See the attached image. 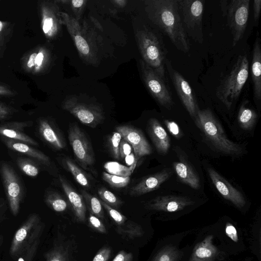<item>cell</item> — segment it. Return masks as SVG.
Returning <instances> with one entry per match:
<instances>
[{
  "label": "cell",
  "instance_id": "obj_1",
  "mask_svg": "<svg viewBox=\"0 0 261 261\" xmlns=\"http://www.w3.org/2000/svg\"><path fill=\"white\" fill-rule=\"evenodd\" d=\"M144 4L151 21L164 31L177 49L188 53L190 43L181 21L177 0H146Z\"/></svg>",
  "mask_w": 261,
  "mask_h": 261
},
{
  "label": "cell",
  "instance_id": "obj_2",
  "mask_svg": "<svg viewBox=\"0 0 261 261\" xmlns=\"http://www.w3.org/2000/svg\"><path fill=\"white\" fill-rule=\"evenodd\" d=\"M44 224L33 214L16 231L10 247V254L18 261H33L38 248Z\"/></svg>",
  "mask_w": 261,
  "mask_h": 261
},
{
  "label": "cell",
  "instance_id": "obj_3",
  "mask_svg": "<svg viewBox=\"0 0 261 261\" xmlns=\"http://www.w3.org/2000/svg\"><path fill=\"white\" fill-rule=\"evenodd\" d=\"M249 62L246 54L240 55L229 74L216 89L218 99L230 109L239 98L248 77Z\"/></svg>",
  "mask_w": 261,
  "mask_h": 261
},
{
  "label": "cell",
  "instance_id": "obj_4",
  "mask_svg": "<svg viewBox=\"0 0 261 261\" xmlns=\"http://www.w3.org/2000/svg\"><path fill=\"white\" fill-rule=\"evenodd\" d=\"M195 119L197 126L219 151L230 155H239L242 152V147L227 137L211 110L199 109Z\"/></svg>",
  "mask_w": 261,
  "mask_h": 261
},
{
  "label": "cell",
  "instance_id": "obj_5",
  "mask_svg": "<svg viewBox=\"0 0 261 261\" xmlns=\"http://www.w3.org/2000/svg\"><path fill=\"white\" fill-rule=\"evenodd\" d=\"M135 36L142 60L165 79L166 53L157 36L147 29L138 30Z\"/></svg>",
  "mask_w": 261,
  "mask_h": 261
},
{
  "label": "cell",
  "instance_id": "obj_6",
  "mask_svg": "<svg viewBox=\"0 0 261 261\" xmlns=\"http://www.w3.org/2000/svg\"><path fill=\"white\" fill-rule=\"evenodd\" d=\"M220 5L232 36V45L235 46L243 37L246 29L250 0L221 1Z\"/></svg>",
  "mask_w": 261,
  "mask_h": 261
},
{
  "label": "cell",
  "instance_id": "obj_7",
  "mask_svg": "<svg viewBox=\"0 0 261 261\" xmlns=\"http://www.w3.org/2000/svg\"><path fill=\"white\" fill-rule=\"evenodd\" d=\"M62 24L73 39L81 57L90 64H96L97 49L89 32L84 29L76 19L68 13L61 12Z\"/></svg>",
  "mask_w": 261,
  "mask_h": 261
},
{
  "label": "cell",
  "instance_id": "obj_8",
  "mask_svg": "<svg viewBox=\"0 0 261 261\" xmlns=\"http://www.w3.org/2000/svg\"><path fill=\"white\" fill-rule=\"evenodd\" d=\"M179 14L184 30L195 41L202 43V17L205 1L203 0H177Z\"/></svg>",
  "mask_w": 261,
  "mask_h": 261
},
{
  "label": "cell",
  "instance_id": "obj_9",
  "mask_svg": "<svg viewBox=\"0 0 261 261\" xmlns=\"http://www.w3.org/2000/svg\"><path fill=\"white\" fill-rule=\"evenodd\" d=\"M142 79L153 98L162 106L170 110L174 102L166 79L161 77L142 59L140 60Z\"/></svg>",
  "mask_w": 261,
  "mask_h": 261
},
{
  "label": "cell",
  "instance_id": "obj_10",
  "mask_svg": "<svg viewBox=\"0 0 261 261\" xmlns=\"http://www.w3.org/2000/svg\"><path fill=\"white\" fill-rule=\"evenodd\" d=\"M62 107L83 124L92 128L96 127L104 119L103 112L100 107L83 102L76 96L66 98L62 103Z\"/></svg>",
  "mask_w": 261,
  "mask_h": 261
},
{
  "label": "cell",
  "instance_id": "obj_11",
  "mask_svg": "<svg viewBox=\"0 0 261 261\" xmlns=\"http://www.w3.org/2000/svg\"><path fill=\"white\" fill-rule=\"evenodd\" d=\"M38 8L41 30L48 40H54L59 36L62 24L59 4L55 1H40Z\"/></svg>",
  "mask_w": 261,
  "mask_h": 261
},
{
  "label": "cell",
  "instance_id": "obj_12",
  "mask_svg": "<svg viewBox=\"0 0 261 261\" xmlns=\"http://www.w3.org/2000/svg\"><path fill=\"white\" fill-rule=\"evenodd\" d=\"M68 133L69 141L76 161L83 169L89 170L94 163V157L86 136L76 124H71Z\"/></svg>",
  "mask_w": 261,
  "mask_h": 261
},
{
  "label": "cell",
  "instance_id": "obj_13",
  "mask_svg": "<svg viewBox=\"0 0 261 261\" xmlns=\"http://www.w3.org/2000/svg\"><path fill=\"white\" fill-rule=\"evenodd\" d=\"M0 173L11 213L16 216L22 198V189L19 177L8 163L2 162Z\"/></svg>",
  "mask_w": 261,
  "mask_h": 261
},
{
  "label": "cell",
  "instance_id": "obj_14",
  "mask_svg": "<svg viewBox=\"0 0 261 261\" xmlns=\"http://www.w3.org/2000/svg\"><path fill=\"white\" fill-rule=\"evenodd\" d=\"M165 67L179 98L190 116L195 118L199 109L191 86L185 77L173 67L170 60L166 59Z\"/></svg>",
  "mask_w": 261,
  "mask_h": 261
},
{
  "label": "cell",
  "instance_id": "obj_15",
  "mask_svg": "<svg viewBox=\"0 0 261 261\" xmlns=\"http://www.w3.org/2000/svg\"><path fill=\"white\" fill-rule=\"evenodd\" d=\"M52 60L50 50L45 45H38L26 52L20 59L22 70L32 75H41L49 68Z\"/></svg>",
  "mask_w": 261,
  "mask_h": 261
},
{
  "label": "cell",
  "instance_id": "obj_16",
  "mask_svg": "<svg viewBox=\"0 0 261 261\" xmlns=\"http://www.w3.org/2000/svg\"><path fill=\"white\" fill-rule=\"evenodd\" d=\"M115 130L132 146L137 160L152 153L151 147L140 129L129 125H122L116 127Z\"/></svg>",
  "mask_w": 261,
  "mask_h": 261
},
{
  "label": "cell",
  "instance_id": "obj_17",
  "mask_svg": "<svg viewBox=\"0 0 261 261\" xmlns=\"http://www.w3.org/2000/svg\"><path fill=\"white\" fill-rule=\"evenodd\" d=\"M75 241L65 236H60L53 247L46 252L45 261H77Z\"/></svg>",
  "mask_w": 261,
  "mask_h": 261
},
{
  "label": "cell",
  "instance_id": "obj_18",
  "mask_svg": "<svg viewBox=\"0 0 261 261\" xmlns=\"http://www.w3.org/2000/svg\"><path fill=\"white\" fill-rule=\"evenodd\" d=\"M208 173L213 184L223 198L239 208L245 205V198L240 191L213 169H208Z\"/></svg>",
  "mask_w": 261,
  "mask_h": 261
},
{
  "label": "cell",
  "instance_id": "obj_19",
  "mask_svg": "<svg viewBox=\"0 0 261 261\" xmlns=\"http://www.w3.org/2000/svg\"><path fill=\"white\" fill-rule=\"evenodd\" d=\"M194 202L189 198L176 196H162L148 202L146 207L149 210L168 212L182 210L193 204Z\"/></svg>",
  "mask_w": 261,
  "mask_h": 261
},
{
  "label": "cell",
  "instance_id": "obj_20",
  "mask_svg": "<svg viewBox=\"0 0 261 261\" xmlns=\"http://www.w3.org/2000/svg\"><path fill=\"white\" fill-rule=\"evenodd\" d=\"M32 121H14L0 124V136L1 137L19 141L31 146H38V143L27 135L24 128L33 124Z\"/></svg>",
  "mask_w": 261,
  "mask_h": 261
},
{
  "label": "cell",
  "instance_id": "obj_21",
  "mask_svg": "<svg viewBox=\"0 0 261 261\" xmlns=\"http://www.w3.org/2000/svg\"><path fill=\"white\" fill-rule=\"evenodd\" d=\"M59 180L72 207L76 220L79 222H85L86 205L83 197L79 194L63 177L60 176Z\"/></svg>",
  "mask_w": 261,
  "mask_h": 261
},
{
  "label": "cell",
  "instance_id": "obj_22",
  "mask_svg": "<svg viewBox=\"0 0 261 261\" xmlns=\"http://www.w3.org/2000/svg\"><path fill=\"white\" fill-rule=\"evenodd\" d=\"M253 99L255 102L260 103L261 100V48L260 39H255L251 65Z\"/></svg>",
  "mask_w": 261,
  "mask_h": 261
},
{
  "label": "cell",
  "instance_id": "obj_23",
  "mask_svg": "<svg viewBox=\"0 0 261 261\" xmlns=\"http://www.w3.org/2000/svg\"><path fill=\"white\" fill-rule=\"evenodd\" d=\"M170 174V171L164 170L143 178L130 189V195L138 196L155 190L169 178Z\"/></svg>",
  "mask_w": 261,
  "mask_h": 261
},
{
  "label": "cell",
  "instance_id": "obj_24",
  "mask_svg": "<svg viewBox=\"0 0 261 261\" xmlns=\"http://www.w3.org/2000/svg\"><path fill=\"white\" fill-rule=\"evenodd\" d=\"M148 134L158 152L166 154L170 146V138L159 121L155 118L149 120L147 124Z\"/></svg>",
  "mask_w": 261,
  "mask_h": 261
},
{
  "label": "cell",
  "instance_id": "obj_25",
  "mask_svg": "<svg viewBox=\"0 0 261 261\" xmlns=\"http://www.w3.org/2000/svg\"><path fill=\"white\" fill-rule=\"evenodd\" d=\"M38 130L41 138L56 149H63L65 143L58 131L48 120L41 118L38 120Z\"/></svg>",
  "mask_w": 261,
  "mask_h": 261
},
{
  "label": "cell",
  "instance_id": "obj_26",
  "mask_svg": "<svg viewBox=\"0 0 261 261\" xmlns=\"http://www.w3.org/2000/svg\"><path fill=\"white\" fill-rule=\"evenodd\" d=\"M218 254L213 236L208 235L195 246L189 261H214Z\"/></svg>",
  "mask_w": 261,
  "mask_h": 261
},
{
  "label": "cell",
  "instance_id": "obj_27",
  "mask_svg": "<svg viewBox=\"0 0 261 261\" xmlns=\"http://www.w3.org/2000/svg\"><path fill=\"white\" fill-rule=\"evenodd\" d=\"M6 146L11 150L24 154L40 163L49 166L50 164L49 158L43 152L36 149L31 145L21 142L1 137Z\"/></svg>",
  "mask_w": 261,
  "mask_h": 261
},
{
  "label": "cell",
  "instance_id": "obj_28",
  "mask_svg": "<svg viewBox=\"0 0 261 261\" xmlns=\"http://www.w3.org/2000/svg\"><path fill=\"white\" fill-rule=\"evenodd\" d=\"M173 167L178 177L184 183L195 189L199 188V178L188 165L177 162L174 163Z\"/></svg>",
  "mask_w": 261,
  "mask_h": 261
},
{
  "label": "cell",
  "instance_id": "obj_29",
  "mask_svg": "<svg viewBox=\"0 0 261 261\" xmlns=\"http://www.w3.org/2000/svg\"><path fill=\"white\" fill-rule=\"evenodd\" d=\"M115 230L125 240H133L136 238L141 237L144 233L141 225L128 220L122 225L116 226Z\"/></svg>",
  "mask_w": 261,
  "mask_h": 261
},
{
  "label": "cell",
  "instance_id": "obj_30",
  "mask_svg": "<svg viewBox=\"0 0 261 261\" xmlns=\"http://www.w3.org/2000/svg\"><path fill=\"white\" fill-rule=\"evenodd\" d=\"M257 115L252 109L247 107L246 101L241 106L238 113V121L241 127L244 129H250L254 125Z\"/></svg>",
  "mask_w": 261,
  "mask_h": 261
},
{
  "label": "cell",
  "instance_id": "obj_31",
  "mask_svg": "<svg viewBox=\"0 0 261 261\" xmlns=\"http://www.w3.org/2000/svg\"><path fill=\"white\" fill-rule=\"evenodd\" d=\"M64 165L71 173L75 181L84 188L90 186V181L86 173L72 160L66 158L64 160Z\"/></svg>",
  "mask_w": 261,
  "mask_h": 261
},
{
  "label": "cell",
  "instance_id": "obj_32",
  "mask_svg": "<svg viewBox=\"0 0 261 261\" xmlns=\"http://www.w3.org/2000/svg\"><path fill=\"white\" fill-rule=\"evenodd\" d=\"M86 205H87L89 213L97 217L100 219L105 218L103 206L97 197L90 194L84 190L82 191Z\"/></svg>",
  "mask_w": 261,
  "mask_h": 261
},
{
  "label": "cell",
  "instance_id": "obj_33",
  "mask_svg": "<svg viewBox=\"0 0 261 261\" xmlns=\"http://www.w3.org/2000/svg\"><path fill=\"white\" fill-rule=\"evenodd\" d=\"M103 167L107 173L121 177H128L132 173L135 166H126L117 162H106Z\"/></svg>",
  "mask_w": 261,
  "mask_h": 261
},
{
  "label": "cell",
  "instance_id": "obj_34",
  "mask_svg": "<svg viewBox=\"0 0 261 261\" xmlns=\"http://www.w3.org/2000/svg\"><path fill=\"white\" fill-rule=\"evenodd\" d=\"M45 200L48 206L56 212H63L68 207V204L65 200L55 192H48L46 194Z\"/></svg>",
  "mask_w": 261,
  "mask_h": 261
},
{
  "label": "cell",
  "instance_id": "obj_35",
  "mask_svg": "<svg viewBox=\"0 0 261 261\" xmlns=\"http://www.w3.org/2000/svg\"><path fill=\"white\" fill-rule=\"evenodd\" d=\"M179 256L178 250L175 246L169 245L161 249L152 261H178Z\"/></svg>",
  "mask_w": 261,
  "mask_h": 261
},
{
  "label": "cell",
  "instance_id": "obj_36",
  "mask_svg": "<svg viewBox=\"0 0 261 261\" xmlns=\"http://www.w3.org/2000/svg\"><path fill=\"white\" fill-rule=\"evenodd\" d=\"M16 163L21 171L27 175L35 177L39 174L38 166L32 160L20 157L17 159Z\"/></svg>",
  "mask_w": 261,
  "mask_h": 261
},
{
  "label": "cell",
  "instance_id": "obj_37",
  "mask_svg": "<svg viewBox=\"0 0 261 261\" xmlns=\"http://www.w3.org/2000/svg\"><path fill=\"white\" fill-rule=\"evenodd\" d=\"M98 194L101 200L115 209L118 208L122 204V202L114 193L105 188L99 189Z\"/></svg>",
  "mask_w": 261,
  "mask_h": 261
},
{
  "label": "cell",
  "instance_id": "obj_38",
  "mask_svg": "<svg viewBox=\"0 0 261 261\" xmlns=\"http://www.w3.org/2000/svg\"><path fill=\"white\" fill-rule=\"evenodd\" d=\"M102 179L111 187L116 188L125 187L130 181V177H121L102 172Z\"/></svg>",
  "mask_w": 261,
  "mask_h": 261
},
{
  "label": "cell",
  "instance_id": "obj_39",
  "mask_svg": "<svg viewBox=\"0 0 261 261\" xmlns=\"http://www.w3.org/2000/svg\"><path fill=\"white\" fill-rule=\"evenodd\" d=\"M100 202L103 207L106 210L116 226L122 225L128 220L126 216L118 212L116 209L111 207L102 200H100Z\"/></svg>",
  "mask_w": 261,
  "mask_h": 261
},
{
  "label": "cell",
  "instance_id": "obj_40",
  "mask_svg": "<svg viewBox=\"0 0 261 261\" xmlns=\"http://www.w3.org/2000/svg\"><path fill=\"white\" fill-rule=\"evenodd\" d=\"M122 139L121 135L117 132H113L110 138V148L111 152L113 157L117 159H120L119 153V145Z\"/></svg>",
  "mask_w": 261,
  "mask_h": 261
},
{
  "label": "cell",
  "instance_id": "obj_41",
  "mask_svg": "<svg viewBox=\"0 0 261 261\" xmlns=\"http://www.w3.org/2000/svg\"><path fill=\"white\" fill-rule=\"evenodd\" d=\"M70 6L72 11L75 16L74 18L77 21L81 17L82 14L87 3L86 0H72L67 2Z\"/></svg>",
  "mask_w": 261,
  "mask_h": 261
},
{
  "label": "cell",
  "instance_id": "obj_42",
  "mask_svg": "<svg viewBox=\"0 0 261 261\" xmlns=\"http://www.w3.org/2000/svg\"><path fill=\"white\" fill-rule=\"evenodd\" d=\"M88 221L92 229L100 233H107L106 227L100 219L89 213Z\"/></svg>",
  "mask_w": 261,
  "mask_h": 261
},
{
  "label": "cell",
  "instance_id": "obj_43",
  "mask_svg": "<svg viewBox=\"0 0 261 261\" xmlns=\"http://www.w3.org/2000/svg\"><path fill=\"white\" fill-rule=\"evenodd\" d=\"M111 254L112 249L108 246H103L98 251L92 261H108Z\"/></svg>",
  "mask_w": 261,
  "mask_h": 261
},
{
  "label": "cell",
  "instance_id": "obj_44",
  "mask_svg": "<svg viewBox=\"0 0 261 261\" xmlns=\"http://www.w3.org/2000/svg\"><path fill=\"white\" fill-rule=\"evenodd\" d=\"M17 110L4 103L0 102V120L10 118Z\"/></svg>",
  "mask_w": 261,
  "mask_h": 261
},
{
  "label": "cell",
  "instance_id": "obj_45",
  "mask_svg": "<svg viewBox=\"0 0 261 261\" xmlns=\"http://www.w3.org/2000/svg\"><path fill=\"white\" fill-rule=\"evenodd\" d=\"M165 123L169 132L175 137L179 138L181 135L180 128L177 124L173 121L165 120Z\"/></svg>",
  "mask_w": 261,
  "mask_h": 261
},
{
  "label": "cell",
  "instance_id": "obj_46",
  "mask_svg": "<svg viewBox=\"0 0 261 261\" xmlns=\"http://www.w3.org/2000/svg\"><path fill=\"white\" fill-rule=\"evenodd\" d=\"M132 146L125 140L122 139L119 145V153L120 158L124 159L126 156L132 152Z\"/></svg>",
  "mask_w": 261,
  "mask_h": 261
},
{
  "label": "cell",
  "instance_id": "obj_47",
  "mask_svg": "<svg viewBox=\"0 0 261 261\" xmlns=\"http://www.w3.org/2000/svg\"><path fill=\"white\" fill-rule=\"evenodd\" d=\"M17 93L10 86L0 82V98L13 97Z\"/></svg>",
  "mask_w": 261,
  "mask_h": 261
},
{
  "label": "cell",
  "instance_id": "obj_48",
  "mask_svg": "<svg viewBox=\"0 0 261 261\" xmlns=\"http://www.w3.org/2000/svg\"><path fill=\"white\" fill-rule=\"evenodd\" d=\"M133 254L123 250L119 251L112 261H133Z\"/></svg>",
  "mask_w": 261,
  "mask_h": 261
},
{
  "label": "cell",
  "instance_id": "obj_49",
  "mask_svg": "<svg viewBox=\"0 0 261 261\" xmlns=\"http://www.w3.org/2000/svg\"><path fill=\"white\" fill-rule=\"evenodd\" d=\"M225 232L227 236L234 242H237L238 237L236 228L230 223H227L225 226Z\"/></svg>",
  "mask_w": 261,
  "mask_h": 261
},
{
  "label": "cell",
  "instance_id": "obj_50",
  "mask_svg": "<svg viewBox=\"0 0 261 261\" xmlns=\"http://www.w3.org/2000/svg\"><path fill=\"white\" fill-rule=\"evenodd\" d=\"M253 17L256 25H258L261 10V0H254L253 3Z\"/></svg>",
  "mask_w": 261,
  "mask_h": 261
},
{
  "label": "cell",
  "instance_id": "obj_51",
  "mask_svg": "<svg viewBox=\"0 0 261 261\" xmlns=\"http://www.w3.org/2000/svg\"><path fill=\"white\" fill-rule=\"evenodd\" d=\"M124 159L126 164L128 166H136L137 162L138 160L136 158L134 152H132L129 154L127 155Z\"/></svg>",
  "mask_w": 261,
  "mask_h": 261
},
{
  "label": "cell",
  "instance_id": "obj_52",
  "mask_svg": "<svg viewBox=\"0 0 261 261\" xmlns=\"http://www.w3.org/2000/svg\"><path fill=\"white\" fill-rule=\"evenodd\" d=\"M9 26V22L0 20V37H5Z\"/></svg>",
  "mask_w": 261,
  "mask_h": 261
},
{
  "label": "cell",
  "instance_id": "obj_53",
  "mask_svg": "<svg viewBox=\"0 0 261 261\" xmlns=\"http://www.w3.org/2000/svg\"><path fill=\"white\" fill-rule=\"evenodd\" d=\"M111 2L119 7H124L126 5L127 1L125 0H114Z\"/></svg>",
  "mask_w": 261,
  "mask_h": 261
},
{
  "label": "cell",
  "instance_id": "obj_54",
  "mask_svg": "<svg viewBox=\"0 0 261 261\" xmlns=\"http://www.w3.org/2000/svg\"><path fill=\"white\" fill-rule=\"evenodd\" d=\"M5 42V37H0V51L3 48Z\"/></svg>",
  "mask_w": 261,
  "mask_h": 261
},
{
  "label": "cell",
  "instance_id": "obj_55",
  "mask_svg": "<svg viewBox=\"0 0 261 261\" xmlns=\"http://www.w3.org/2000/svg\"><path fill=\"white\" fill-rule=\"evenodd\" d=\"M2 242H3V237L2 236H0V246L1 245Z\"/></svg>",
  "mask_w": 261,
  "mask_h": 261
}]
</instances>
